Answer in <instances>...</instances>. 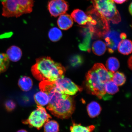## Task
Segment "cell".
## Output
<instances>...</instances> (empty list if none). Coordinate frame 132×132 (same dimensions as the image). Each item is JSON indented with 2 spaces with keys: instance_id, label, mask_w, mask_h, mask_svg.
<instances>
[{
  "instance_id": "1",
  "label": "cell",
  "mask_w": 132,
  "mask_h": 132,
  "mask_svg": "<svg viewBox=\"0 0 132 132\" xmlns=\"http://www.w3.org/2000/svg\"><path fill=\"white\" fill-rule=\"evenodd\" d=\"M39 87L41 91L48 95L49 101L47 108L52 115L62 119L68 118L71 116L75 109V104L70 95L59 90L54 81H42Z\"/></svg>"
},
{
  "instance_id": "2",
  "label": "cell",
  "mask_w": 132,
  "mask_h": 132,
  "mask_svg": "<svg viewBox=\"0 0 132 132\" xmlns=\"http://www.w3.org/2000/svg\"><path fill=\"white\" fill-rule=\"evenodd\" d=\"M65 68L49 57H43L37 59L32 66L31 72L35 78L40 81H53L64 76Z\"/></svg>"
},
{
  "instance_id": "3",
  "label": "cell",
  "mask_w": 132,
  "mask_h": 132,
  "mask_svg": "<svg viewBox=\"0 0 132 132\" xmlns=\"http://www.w3.org/2000/svg\"><path fill=\"white\" fill-rule=\"evenodd\" d=\"M34 0H2V15L6 17H19L32 12Z\"/></svg>"
},
{
  "instance_id": "4",
  "label": "cell",
  "mask_w": 132,
  "mask_h": 132,
  "mask_svg": "<svg viewBox=\"0 0 132 132\" xmlns=\"http://www.w3.org/2000/svg\"><path fill=\"white\" fill-rule=\"evenodd\" d=\"M95 9L106 20L114 24L121 21L119 12L113 0H92Z\"/></svg>"
},
{
  "instance_id": "5",
  "label": "cell",
  "mask_w": 132,
  "mask_h": 132,
  "mask_svg": "<svg viewBox=\"0 0 132 132\" xmlns=\"http://www.w3.org/2000/svg\"><path fill=\"white\" fill-rule=\"evenodd\" d=\"M87 14L93 18L90 23L87 24V27L93 34L95 37H104L109 31V27L107 21L94 8H88Z\"/></svg>"
},
{
  "instance_id": "6",
  "label": "cell",
  "mask_w": 132,
  "mask_h": 132,
  "mask_svg": "<svg viewBox=\"0 0 132 132\" xmlns=\"http://www.w3.org/2000/svg\"><path fill=\"white\" fill-rule=\"evenodd\" d=\"M86 86L92 94L100 99L107 100L110 98L105 90V84L101 81L98 74L92 68L86 74Z\"/></svg>"
},
{
  "instance_id": "7",
  "label": "cell",
  "mask_w": 132,
  "mask_h": 132,
  "mask_svg": "<svg viewBox=\"0 0 132 132\" xmlns=\"http://www.w3.org/2000/svg\"><path fill=\"white\" fill-rule=\"evenodd\" d=\"M37 107L31 113L29 118L23 121L22 123L39 130L52 117L42 106L38 105Z\"/></svg>"
},
{
  "instance_id": "8",
  "label": "cell",
  "mask_w": 132,
  "mask_h": 132,
  "mask_svg": "<svg viewBox=\"0 0 132 132\" xmlns=\"http://www.w3.org/2000/svg\"><path fill=\"white\" fill-rule=\"evenodd\" d=\"M54 82L57 89L66 95H75L82 90L81 87L76 85L70 79L64 77V76L57 79Z\"/></svg>"
},
{
  "instance_id": "9",
  "label": "cell",
  "mask_w": 132,
  "mask_h": 132,
  "mask_svg": "<svg viewBox=\"0 0 132 132\" xmlns=\"http://www.w3.org/2000/svg\"><path fill=\"white\" fill-rule=\"evenodd\" d=\"M47 8L51 15L56 17L65 14L68 10L69 5L65 0H51Z\"/></svg>"
},
{
  "instance_id": "10",
  "label": "cell",
  "mask_w": 132,
  "mask_h": 132,
  "mask_svg": "<svg viewBox=\"0 0 132 132\" xmlns=\"http://www.w3.org/2000/svg\"><path fill=\"white\" fill-rule=\"evenodd\" d=\"M104 37L108 52L113 53L118 48L119 44L122 40L120 34L116 31H109Z\"/></svg>"
},
{
  "instance_id": "11",
  "label": "cell",
  "mask_w": 132,
  "mask_h": 132,
  "mask_svg": "<svg viewBox=\"0 0 132 132\" xmlns=\"http://www.w3.org/2000/svg\"><path fill=\"white\" fill-rule=\"evenodd\" d=\"M82 32L83 38L81 42L79 44V48L84 52H90L92 40L93 37V33L87 27L83 29Z\"/></svg>"
},
{
  "instance_id": "12",
  "label": "cell",
  "mask_w": 132,
  "mask_h": 132,
  "mask_svg": "<svg viewBox=\"0 0 132 132\" xmlns=\"http://www.w3.org/2000/svg\"><path fill=\"white\" fill-rule=\"evenodd\" d=\"M92 68L97 72L101 81L103 84H105L107 82L112 80L113 73L109 71L103 64H95Z\"/></svg>"
},
{
  "instance_id": "13",
  "label": "cell",
  "mask_w": 132,
  "mask_h": 132,
  "mask_svg": "<svg viewBox=\"0 0 132 132\" xmlns=\"http://www.w3.org/2000/svg\"><path fill=\"white\" fill-rule=\"evenodd\" d=\"M72 19L80 25H85L92 22L93 19L89 15L86 14L83 11L76 9L71 14Z\"/></svg>"
},
{
  "instance_id": "14",
  "label": "cell",
  "mask_w": 132,
  "mask_h": 132,
  "mask_svg": "<svg viewBox=\"0 0 132 132\" xmlns=\"http://www.w3.org/2000/svg\"><path fill=\"white\" fill-rule=\"evenodd\" d=\"M57 24L61 29L67 30L73 25V19L70 15L65 13L59 16L57 20Z\"/></svg>"
},
{
  "instance_id": "15",
  "label": "cell",
  "mask_w": 132,
  "mask_h": 132,
  "mask_svg": "<svg viewBox=\"0 0 132 132\" xmlns=\"http://www.w3.org/2000/svg\"><path fill=\"white\" fill-rule=\"evenodd\" d=\"M6 54L10 60L13 62H16L20 60L22 56V53L19 47L13 46L7 50Z\"/></svg>"
},
{
  "instance_id": "16",
  "label": "cell",
  "mask_w": 132,
  "mask_h": 132,
  "mask_svg": "<svg viewBox=\"0 0 132 132\" xmlns=\"http://www.w3.org/2000/svg\"><path fill=\"white\" fill-rule=\"evenodd\" d=\"M87 110L90 118H94L100 114L101 111V108L98 103L93 101L91 102L87 105Z\"/></svg>"
},
{
  "instance_id": "17",
  "label": "cell",
  "mask_w": 132,
  "mask_h": 132,
  "mask_svg": "<svg viewBox=\"0 0 132 132\" xmlns=\"http://www.w3.org/2000/svg\"><path fill=\"white\" fill-rule=\"evenodd\" d=\"M132 46L131 41L128 39L122 40L119 44L118 48L120 53L128 55L132 52Z\"/></svg>"
},
{
  "instance_id": "18",
  "label": "cell",
  "mask_w": 132,
  "mask_h": 132,
  "mask_svg": "<svg viewBox=\"0 0 132 132\" xmlns=\"http://www.w3.org/2000/svg\"><path fill=\"white\" fill-rule=\"evenodd\" d=\"M18 85L21 90L24 92L28 91L32 87V81L29 77H21L18 81Z\"/></svg>"
},
{
  "instance_id": "19",
  "label": "cell",
  "mask_w": 132,
  "mask_h": 132,
  "mask_svg": "<svg viewBox=\"0 0 132 132\" xmlns=\"http://www.w3.org/2000/svg\"><path fill=\"white\" fill-rule=\"evenodd\" d=\"M92 49L94 53L96 55L101 56L104 54L106 51V45L103 41L96 40L92 44Z\"/></svg>"
},
{
  "instance_id": "20",
  "label": "cell",
  "mask_w": 132,
  "mask_h": 132,
  "mask_svg": "<svg viewBox=\"0 0 132 132\" xmlns=\"http://www.w3.org/2000/svg\"><path fill=\"white\" fill-rule=\"evenodd\" d=\"M34 99L36 103L39 106H45L49 103L48 95L45 92L42 91L37 92L35 95Z\"/></svg>"
},
{
  "instance_id": "21",
  "label": "cell",
  "mask_w": 132,
  "mask_h": 132,
  "mask_svg": "<svg viewBox=\"0 0 132 132\" xmlns=\"http://www.w3.org/2000/svg\"><path fill=\"white\" fill-rule=\"evenodd\" d=\"M106 65L107 70L113 73L119 68L120 64L116 58L111 57L107 61Z\"/></svg>"
},
{
  "instance_id": "22",
  "label": "cell",
  "mask_w": 132,
  "mask_h": 132,
  "mask_svg": "<svg viewBox=\"0 0 132 132\" xmlns=\"http://www.w3.org/2000/svg\"><path fill=\"white\" fill-rule=\"evenodd\" d=\"M94 125L85 127L80 124L73 123L70 127L71 132H92L95 129Z\"/></svg>"
},
{
  "instance_id": "23",
  "label": "cell",
  "mask_w": 132,
  "mask_h": 132,
  "mask_svg": "<svg viewBox=\"0 0 132 132\" xmlns=\"http://www.w3.org/2000/svg\"><path fill=\"white\" fill-rule=\"evenodd\" d=\"M104 87L106 93L110 95L115 94L119 91L118 86L112 80L106 82Z\"/></svg>"
},
{
  "instance_id": "24",
  "label": "cell",
  "mask_w": 132,
  "mask_h": 132,
  "mask_svg": "<svg viewBox=\"0 0 132 132\" xmlns=\"http://www.w3.org/2000/svg\"><path fill=\"white\" fill-rule=\"evenodd\" d=\"M62 33L60 29L54 27L50 30L48 34L50 39L52 42H57L62 37Z\"/></svg>"
},
{
  "instance_id": "25",
  "label": "cell",
  "mask_w": 132,
  "mask_h": 132,
  "mask_svg": "<svg viewBox=\"0 0 132 132\" xmlns=\"http://www.w3.org/2000/svg\"><path fill=\"white\" fill-rule=\"evenodd\" d=\"M44 132H58L59 126L57 122L52 120L46 122L44 126Z\"/></svg>"
},
{
  "instance_id": "26",
  "label": "cell",
  "mask_w": 132,
  "mask_h": 132,
  "mask_svg": "<svg viewBox=\"0 0 132 132\" xmlns=\"http://www.w3.org/2000/svg\"><path fill=\"white\" fill-rule=\"evenodd\" d=\"M112 80L117 86H121L124 84L126 82V77L123 73L117 72L113 73Z\"/></svg>"
},
{
  "instance_id": "27",
  "label": "cell",
  "mask_w": 132,
  "mask_h": 132,
  "mask_svg": "<svg viewBox=\"0 0 132 132\" xmlns=\"http://www.w3.org/2000/svg\"><path fill=\"white\" fill-rule=\"evenodd\" d=\"M9 63V59L7 55L4 53H0V74L7 70Z\"/></svg>"
},
{
  "instance_id": "28",
  "label": "cell",
  "mask_w": 132,
  "mask_h": 132,
  "mask_svg": "<svg viewBox=\"0 0 132 132\" xmlns=\"http://www.w3.org/2000/svg\"><path fill=\"white\" fill-rule=\"evenodd\" d=\"M84 59L82 56L79 54H76L71 57L70 62L71 65L73 67H77L83 63Z\"/></svg>"
},
{
  "instance_id": "29",
  "label": "cell",
  "mask_w": 132,
  "mask_h": 132,
  "mask_svg": "<svg viewBox=\"0 0 132 132\" xmlns=\"http://www.w3.org/2000/svg\"><path fill=\"white\" fill-rule=\"evenodd\" d=\"M5 105L6 110L8 111L11 112L15 108L16 105L13 100H9L6 102Z\"/></svg>"
},
{
  "instance_id": "30",
  "label": "cell",
  "mask_w": 132,
  "mask_h": 132,
  "mask_svg": "<svg viewBox=\"0 0 132 132\" xmlns=\"http://www.w3.org/2000/svg\"><path fill=\"white\" fill-rule=\"evenodd\" d=\"M114 2L118 4H122L125 2L127 0H113Z\"/></svg>"
},
{
  "instance_id": "31",
  "label": "cell",
  "mask_w": 132,
  "mask_h": 132,
  "mask_svg": "<svg viewBox=\"0 0 132 132\" xmlns=\"http://www.w3.org/2000/svg\"><path fill=\"white\" fill-rule=\"evenodd\" d=\"M128 65L130 69H132V56H131L129 59L128 62Z\"/></svg>"
},
{
  "instance_id": "32",
  "label": "cell",
  "mask_w": 132,
  "mask_h": 132,
  "mask_svg": "<svg viewBox=\"0 0 132 132\" xmlns=\"http://www.w3.org/2000/svg\"><path fill=\"white\" fill-rule=\"evenodd\" d=\"M128 10L129 11V12L131 14V15L132 14V3H131V4H130V5L129 6V7L128 8Z\"/></svg>"
},
{
  "instance_id": "33",
  "label": "cell",
  "mask_w": 132,
  "mask_h": 132,
  "mask_svg": "<svg viewBox=\"0 0 132 132\" xmlns=\"http://www.w3.org/2000/svg\"><path fill=\"white\" fill-rule=\"evenodd\" d=\"M17 132H28L26 130H21L18 131Z\"/></svg>"
}]
</instances>
